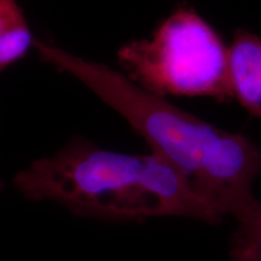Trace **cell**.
I'll return each mask as SVG.
<instances>
[{
	"mask_svg": "<svg viewBox=\"0 0 261 261\" xmlns=\"http://www.w3.org/2000/svg\"><path fill=\"white\" fill-rule=\"evenodd\" d=\"M34 41L17 0H0V71L27 56Z\"/></svg>",
	"mask_w": 261,
	"mask_h": 261,
	"instance_id": "5",
	"label": "cell"
},
{
	"mask_svg": "<svg viewBox=\"0 0 261 261\" xmlns=\"http://www.w3.org/2000/svg\"><path fill=\"white\" fill-rule=\"evenodd\" d=\"M228 79L233 99L261 119V38L237 29L227 47Z\"/></svg>",
	"mask_w": 261,
	"mask_h": 261,
	"instance_id": "4",
	"label": "cell"
},
{
	"mask_svg": "<svg viewBox=\"0 0 261 261\" xmlns=\"http://www.w3.org/2000/svg\"><path fill=\"white\" fill-rule=\"evenodd\" d=\"M230 257L231 261H261V249L232 247Z\"/></svg>",
	"mask_w": 261,
	"mask_h": 261,
	"instance_id": "7",
	"label": "cell"
},
{
	"mask_svg": "<svg viewBox=\"0 0 261 261\" xmlns=\"http://www.w3.org/2000/svg\"><path fill=\"white\" fill-rule=\"evenodd\" d=\"M34 48L42 61L76 77L116 110L152 152L187 178L195 194L221 219L232 215L240 227L261 213L253 194V184L261 173V151L252 139L179 109L106 64L38 39Z\"/></svg>",
	"mask_w": 261,
	"mask_h": 261,
	"instance_id": "1",
	"label": "cell"
},
{
	"mask_svg": "<svg viewBox=\"0 0 261 261\" xmlns=\"http://www.w3.org/2000/svg\"><path fill=\"white\" fill-rule=\"evenodd\" d=\"M3 187H4V182H3L2 179H0V190H2Z\"/></svg>",
	"mask_w": 261,
	"mask_h": 261,
	"instance_id": "8",
	"label": "cell"
},
{
	"mask_svg": "<svg viewBox=\"0 0 261 261\" xmlns=\"http://www.w3.org/2000/svg\"><path fill=\"white\" fill-rule=\"evenodd\" d=\"M14 184L28 200L57 202L81 217L132 221L171 215L221 221L160 155L123 154L79 138L32 162L16 174Z\"/></svg>",
	"mask_w": 261,
	"mask_h": 261,
	"instance_id": "2",
	"label": "cell"
},
{
	"mask_svg": "<svg viewBox=\"0 0 261 261\" xmlns=\"http://www.w3.org/2000/svg\"><path fill=\"white\" fill-rule=\"evenodd\" d=\"M117 62L128 79L156 96L233 99L227 46L190 6H179L150 39L122 45Z\"/></svg>",
	"mask_w": 261,
	"mask_h": 261,
	"instance_id": "3",
	"label": "cell"
},
{
	"mask_svg": "<svg viewBox=\"0 0 261 261\" xmlns=\"http://www.w3.org/2000/svg\"><path fill=\"white\" fill-rule=\"evenodd\" d=\"M232 247L261 249V213L252 223L237 227L233 234Z\"/></svg>",
	"mask_w": 261,
	"mask_h": 261,
	"instance_id": "6",
	"label": "cell"
}]
</instances>
